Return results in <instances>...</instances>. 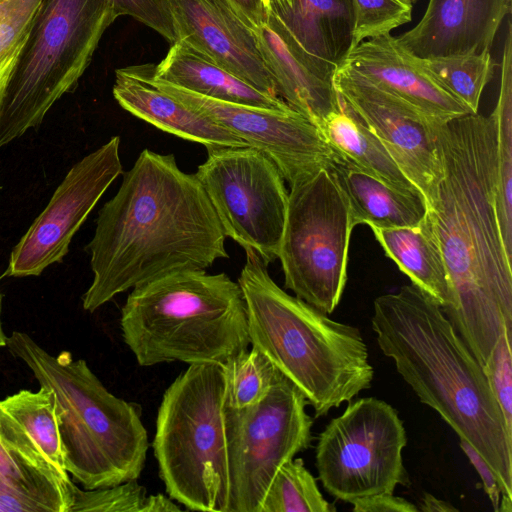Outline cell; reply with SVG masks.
<instances>
[{"label": "cell", "instance_id": "cell-1", "mask_svg": "<svg viewBox=\"0 0 512 512\" xmlns=\"http://www.w3.org/2000/svg\"><path fill=\"white\" fill-rule=\"evenodd\" d=\"M442 175L427 216L451 286L443 309L482 366L512 331V269L495 198L496 133L492 115L469 113L435 124Z\"/></svg>", "mask_w": 512, "mask_h": 512}, {"label": "cell", "instance_id": "cell-2", "mask_svg": "<svg viewBox=\"0 0 512 512\" xmlns=\"http://www.w3.org/2000/svg\"><path fill=\"white\" fill-rule=\"evenodd\" d=\"M218 217L195 174L173 154L144 149L98 213L87 249L93 280L82 297L94 312L116 295L166 274L206 270L228 258Z\"/></svg>", "mask_w": 512, "mask_h": 512}, {"label": "cell", "instance_id": "cell-3", "mask_svg": "<svg viewBox=\"0 0 512 512\" xmlns=\"http://www.w3.org/2000/svg\"><path fill=\"white\" fill-rule=\"evenodd\" d=\"M371 326L419 400L482 456L512 499V437L482 366L440 303L411 282L374 300Z\"/></svg>", "mask_w": 512, "mask_h": 512}, {"label": "cell", "instance_id": "cell-4", "mask_svg": "<svg viewBox=\"0 0 512 512\" xmlns=\"http://www.w3.org/2000/svg\"><path fill=\"white\" fill-rule=\"evenodd\" d=\"M252 347L294 384L316 417L369 389L374 369L360 330L280 288L252 250L238 278Z\"/></svg>", "mask_w": 512, "mask_h": 512}, {"label": "cell", "instance_id": "cell-5", "mask_svg": "<svg viewBox=\"0 0 512 512\" xmlns=\"http://www.w3.org/2000/svg\"><path fill=\"white\" fill-rule=\"evenodd\" d=\"M6 346L54 394L67 473L88 490L137 480L149 447L138 407L109 392L86 361L68 351L51 355L20 331Z\"/></svg>", "mask_w": 512, "mask_h": 512}, {"label": "cell", "instance_id": "cell-6", "mask_svg": "<svg viewBox=\"0 0 512 512\" xmlns=\"http://www.w3.org/2000/svg\"><path fill=\"white\" fill-rule=\"evenodd\" d=\"M125 344L139 365L224 364L250 345L246 306L227 274L190 269L132 289L121 310Z\"/></svg>", "mask_w": 512, "mask_h": 512}, {"label": "cell", "instance_id": "cell-7", "mask_svg": "<svg viewBox=\"0 0 512 512\" xmlns=\"http://www.w3.org/2000/svg\"><path fill=\"white\" fill-rule=\"evenodd\" d=\"M225 408L223 364H191L164 392L152 446L167 493L186 509L228 512Z\"/></svg>", "mask_w": 512, "mask_h": 512}, {"label": "cell", "instance_id": "cell-8", "mask_svg": "<svg viewBox=\"0 0 512 512\" xmlns=\"http://www.w3.org/2000/svg\"><path fill=\"white\" fill-rule=\"evenodd\" d=\"M116 18L106 0H42L0 95V147L41 124L74 90Z\"/></svg>", "mask_w": 512, "mask_h": 512}, {"label": "cell", "instance_id": "cell-9", "mask_svg": "<svg viewBox=\"0 0 512 512\" xmlns=\"http://www.w3.org/2000/svg\"><path fill=\"white\" fill-rule=\"evenodd\" d=\"M353 229L347 196L331 165L290 185L278 255L285 287L325 314L335 310L345 289Z\"/></svg>", "mask_w": 512, "mask_h": 512}, {"label": "cell", "instance_id": "cell-10", "mask_svg": "<svg viewBox=\"0 0 512 512\" xmlns=\"http://www.w3.org/2000/svg\"><path fill=\"white\" fill-rule=\"evenodd\" d=\"M406 430L398 412L375 397L349 401L319 434L315 466L323 488L352 503L410 484L402 452Z\"/></svg>", "mask_w": 512, "mask_h": 512}, {"label": "cell", "instance_id": "cell-11", "mask_svg": "<svg viewBox=\"0 0 512 512\" xmlns=\"http://www.w3.org/2000/svg\"><path fill=\"white\" fill-rule=\"evenodd\" d=\"M300 390L282 376L257 404L226 405L228 512H259L280 467L309 448L313 419Z\"/></svg>", "mask_w": 512, "mask_h": 512}, {"label": "cell", "instance_id": "cell-12", "mask_svg": "<svg viewBox=\"0 0 512 512\" xmlns=\"http://www.w3.org/2000/svg\"><path fill=\"white\" fill-rule=\"evenodd\" d=\"M196 178L225 237L252 250L268 265L278 258L288 191L276 165L252 147L207 150Z\"/></svg>", "mask_w": 512, "mask_h": 512}, {"label": "cell", "instance_id": "cell-13", "mask_svg": "<svg viewBox=\"0 0 512 512\" xmlns=\"http://www.w3.org/2000/svg\"><path fill=\"white\" fill-rule=\"evenodd\" d=\"M153 80L166 93L263 153L289 186L339 159L320 129L292 108L268 109L218 101L160 81L154 73Z\"/></svg>", "mask_w": 512, "mask_h": 512}, {"label": "cell", "instance_id": "cell-14", "mask_svg": "<svg viewBox=\"0 0 512 512\" xmlns=\"http://www.w3.org/2000/svg\"><path fill=\"white\" fill-rule=\"evenodd\" d=\"M114 136L72 166L48 205L13 248L6 274L38 276L61 262L70 242L112 182L123 173Z\"/></svg>", "mask_w": 512, "mask_h": 512}, {"label": "cell", "instance_id": "cell-15", "mask_svg": "<svg viewBox=\"0 0 512 512\" xmlns=\"http://www.w3.org/2000/svg\"><path fill=\"white\" fill-rule=\"evenodd\" d=\"M332 80L342 104L380 140L430 206L442 175L437 123L345 69L336 67Z\"/></svg>", "mask_w": 512, "mask_h": 512}, {"label": "cell", "instance_id": "cell-16", "mask_svg": "<svg viewBox=\"0 0 512 512\" xmlns=\"http://www.w3.org/2000/svg\"><path fill=\"white\" fill-rule=\"evenodd\" d=\"M177 40L257 90L279 97L255 30L225 0H170Z\"/></svg>", "mask_w": 512, "mask_h": 512}, {"label": "cell", "instance_id": "cell-17", "mask_svg": "<svg viewBox=\"0 0 512 512\" xmlns=\"http://www.w3.org/2000/svg\"><path fill=\"white\" fill-rule=\"evenodd\" d=\"M337 67L393 95L434 123L471 113L391 34L362 41L347 52Z\"/></svg>", "mask_w": 512, "mask_h": 512}, {"label": "cell", "instance_id": "cell-18", "mask_svg": "<svg viewBox=\"0 0 512 512\" xmlns=\"http://www.w3.org/2000/svg\"><path fill=\"white\" fill-rule=\"evenodd\" d=\"M255 33L278 96L319 128L340 107L332 80L335 69L309 54L271 11Z\"/></svg>", "mask_w": 512, "mask_h": 512}, {"label": "cell", "instance_id": "cell-19", "mask_svg": "<svg viewBox=\"0 0 512 512\" xmlns=\"http://www.w3.org/2000/svg\"><path fill=\"white\" fill-rule=\"evenodd\" d=\"M510 12L511 0H429L420 21L396 39L419 58L490 50Z\"/></svg>", "mask_w": 512, "mask_h": 512}, {"label": "cell", "instance_id": "cell-20", "mask_svg": "<svg viewBox=\"0 0 512 512\" xmlns=\"http://www.w3.org/2000/svg\"><path fill=\"white\" fill-rule=\"evenodd\" d=\"M155 64L131 65L115 72L113 96L135 117L207 150L248 144L160 89L153 80ZM250 147V146H249Z\"/></svg>", "mask_w": 512, "mask_h": 512}, {"label": "cell", "instance_id": "cell-21", "mask_svg": "<svg viewBox=\"0 0 512 512\" xmlns=\"http://www.w3.org/2000/svg\"><path fill=\"white\" fill-rule=\"evenodd\" d=\"M0 477L45 512H70L73 486L28 433L0 407Z\"/></svg>", "mask_w": 512, "mask_h": 512}, {"label": "cell", "instance_id": "cell-22", "mask_svg": "<svg viewBox=\"0 0 512 512\" xmlns=\"http://www.w3.org/2000/svg\"><path fill=\"white\" fill-rule=\"evenodd\" d=\"M154 77L206 98L268 109L291 108L265 94L183 41L174 42L154 69Z\"/></svg>", "mask_w": 512, "mask_h": 512}, {"label": "cell", "instance_id": "cell-23", "mask_svg": "<svg viewBox=\"0 0 512 512\" xmlns=\"http://www.w3.org/2000/svg\"><path fill=\"white\" fill-rule=\"evenodd\" d=\"M331 168L347 196L354 227H409L424 220L428 205L421 194L395 189L341 158Z\"/></svg>", "mask_w": 512, "mask_h": 512}, {"label": "cell", "instance_id": "cell-24", "mask_svg": "<svg viewBox=\"0 0 512 512\" xmlns=\"http://www.w3.org/2000/svg\"><path fill=\"white\" fill-rule=\"evenodd\" d=\"M388 258L412 283L434 297L442 309L451 304V286L435 232L426 214L409 227H370Z\"/></svg>", "mask_w": 512, "mask_h": 512}, {"label": "cell", "instance_id": "cell-25", "mask_svg": "<svg viewBox=\"0 0 512 512\" xmlns=\"http://www.w3.org/2000/svg\"><path fill=\"white\" fill-rule=\"evenodd\" d=\"M278 17L309 54L333 69L351 48L349 0H293Z\"/></svg>", "mask_w": 512, "mask_h": 512}, {"label": "cell", "instance_id": "cell-26", "mask_svg": "<svg viewBox=\"0 0 512 512\" xmlns=\"http://www.w3.org/2000/svg\"><path fill=\"white\" fill-rule=\"evenodd\" d=\"M319 129L341 159L374 175L395 189L421 194L404 175L380 140L341 101L339 109L329 114Z\"/></svg>", "mask_w": 512, "mask_h": 512}, {"label": "cell", "instance_id": "cell-27", "mask_svg": "<svg viewBox=\"0 0 512 512\" xmlns=\"http://www.w3.org/2000/svg\"><path fill=\"white\" fill-rule=\"evenodd\" d=\"M495 123V208L507 253L512 256V27L508 20L499 96L491 113Z\"/></svg>", "mask_w": 512, "mask_h": 512}, {"label": "cell", "instance_id": "cell-28", "mask_svg": "<svg viewBox=\"0 0 512 512\" xmlns=\"http://www.w3.org/2000/svg\"><path fill=\"white\" fill-rule=\"evenodd\" d=\"M417 63L471 113H477L485 86L492 79L495 63L490 50L458 55L419 58Z\"/></svg>", "mask_w": 512, "mask_h": 512}, {"label": "cell", "instance_id": "cell-29", "mask_svg": "<svg viewBox=\"0 0 512 512\" xmlns=\"http://www.w3.org/2000/svg\"><path fill=\"white\" fill-rule=\"evenodd\" d=\"M0 407L28 433L53 466L69 476L64 466L53 392L42 387L36 392L20 390L0 400Z\"/></svg>", "mask_w": 512, "mask_h": 512}, {"label": "cell", "instance_id": "cell-30", "mask_svg": "<svg viewBox=\"0 0 512 512\" xmlns=\"http://www.w3.org/2000/svg\"><path fill=\"white\" fill-rule=\"evenodd\" d=\"M301 458L283 464L271 481L259 512H335Z\"/></svg>", "mask_w": 512, "mask_h": 512}, {"label": "cell", "instance_id": "cell-31", "mask_svg": "<svg viewBox=\"0 0 512 512\" xmlns=\"http://www.w3.org/2000/svg\"><path fill=\"white\" fill-rule=\"evenodd\" d=\"M226 405L243 409L260 402L283 376L259 349H246L223 364Z\"/></svg>", "mask_w": 512, "mask_h": 512}, {"label": "cell", "instance_id": "cell-32", "mask_svg": "<svg viewBox=\"0 0 512 512\" xmlns=\"http://www.w3.org/2000/svg\"><path fill=\"white\" fill-rule=\"evenodd\" d=\"M42 0H0V95Z\"/></svg>", "mask_w": 512, "mask_h": 512}, {"label": "cell", "instance_id": "cell-33", "mask_svg": "<svg viewBox=\"0 0 512 512\" xmlns=\"http://www.w3.org/2000/svg\"><path fill=\"white\" fill-rule=\"evenodd\" d=\"M354 48L364 40L390 34L412 20V3L407 0H349Z\"/></svg>", "mask_w": 512, "mask_h": 512}, {"label": "cell", "instance_id": "cell-34", "mask_svg": "<svg viewBox=\"0 0 512 512\" xmlns=\"http://www.w3.org/2000/svg\"><path fill=\"white\" fill-rule=\"evenodd\" d=\"M72 495L70 512H141L147 496L136 480L92 490L74 484Z\"/></svg>", "mask_w": 512, "mask_h": 512}, {"label": "cell", "instance_id": "cell-35", "mask_svg": "<svg viewBox=\"0 0 512 512\" xmlns=\"http://www.w3.org/2000/svg\"><path fill=\"white\" fill-rule=\"evenodd\" d=\"M512 331L505 330L490 355L483 371L499 405L505 427L512 437Z\"/></svg>", "mask_w": 512, "mask_h": 512}, {"label": "cell", "instance_id": "cell-36", "mask_svg": "<svg viewBox=\"0 0 512 512\" xmlns=\"http://www.w3.org/2000/svg\"><path fill=\"white\" fill-rule=\"evenodd\" d=\"M117 18L128 15L152 28L168 42L177 41L170 0H106Z\"/></svg>", "mask_w": 512, "mask_h": 512}, {"label": "cell", "instance_id": "cell-37", "mask_svg": "<svg viewBox=\"0 0 512 512\" xmlns=\"http://www.w3.org/2000/svg\"><path fill=\"white\" fill-rule=\"evenodd\" d=\"M354 512H416L418 508L410 501L395 496L393 493L382 492L354 500Z\"/></svg>", "mask_w": 512, "mask_h": 512}, {"label": "cell", "instance_id": "cell-38", "mask_svg": "<svg viewBox=\"0 0 512 512\" xmlns=\"http://www.w3.org/2000/svg\"><path fill=\"white\" fill-rule=\"evenodd\" d=\"M459 446L481 477L483 489L491 502L493 510L498 512L501 490L496 475L488 463L466 440L459 439Z\"/></svg>", "mask_w": 512, "mask_h": 512}, {"label": "cell", "instance_id": "cell-39", "mask_svg": "<svg viewBox=\"0 0 512 512\" xmlns=\"http://www.w3.org/2000/svg\"><path fill=\"white\" fill-rule=\"evenodd\" d=\"M0 512H45L35 501L17 493L0 477Z\"/></svg>", "mask_w": 512, "mask_h": 512}, {"label": "cell", "instance_id": "cell-40", "mask_svg": "<svg viewBox=\"0 0 512 512\" xmlns=\"http://www.w3.org/2000/svg\"><path fill=\"white\" fill-rule=\"evenodd\" d=\"M227 4L254 30L266 18L263 0H225Z\"/></svg>", "mask_w": 512, "mask_h": 512}, {"label": "cell", "instance_id": "cell-41", "mask_svg": "<svg viewBox=\"0 0 512 512\" xmlns=\"http://www.w3.org/2000/svg\"><path fill=\"white\" fill-rule=\"evenodd\" d=\"M181 511V507L172 501V498L163 494L146 496L141 512H176Z\"/></svg>", "mask_w": 512, "mask_h": 512}, {"label": "cell", "instance_id": "cell-42", "mask_svg": "<svg viewBox=\"0 0 512 512\" xmlns=\"http://www.w3.org/2000/svg\"><path fill=\"white\" fill-rule=\"evenodd\" d=\"M418 511L422 512H456L458 509L451 503L436 498L430 493H424L419 500Z\"/></svg>", "mask_w": 512, "mask_h": 512}, {"label": "cell", "instance_id": "cell-43", "mask_svg": "<svg viewBox=\"0 0 512 512\" xmlns=\"http://www.w3.org/2000/svg\"><path fill=\"white\" fill-rule=\"evenodd\" d=\"M263 3L266 11L281 16L291 8L293 0H263Z\"/></svg>", "mask_w": 512, "mask_h": 512}, {"label": "cell", "instance_id": "cell-44", "mask_svg": "<svg viewBox=\"0 0 512 512\" xmlns=\"http://www.w3.org/2000/svg\"><path fill=\"white\" fill-rule=\"evenodd\" d=\"M2 300H3V296L0 292V348L5 347L7 345V338H8V336H6V334L3 330L2 320H1Z\"/></svg>", "mask_w": 512, "mask_h": 512}, {"label": "cell", "instance_id": "cell-45", "mask_svg": "<svg viewBox=\"0 0 512 512\" xmlns=\"http://www.w3.org/2000/svg\"><path fill=\"white\" fill-rule=\"evenodd\" d=\"M407 1H409V2H411V3H412V2H414V1H416V0H407Z\"/></svg>", "mask_w": 512, "mask_h": 512}, {"label": "cell", "instance_id": "cell-46", "mask_svg": "<svg viewBox=\"0 0 512 512\" xmlns=\"http://www.w3.org/2000/svg\"><path fill=\"white\" fill-rule=\"evenodd\" d=\"M1 188V187H0Z\"/></svg>", "mask_w": 512, "mask_h": 512}]
</instances>
